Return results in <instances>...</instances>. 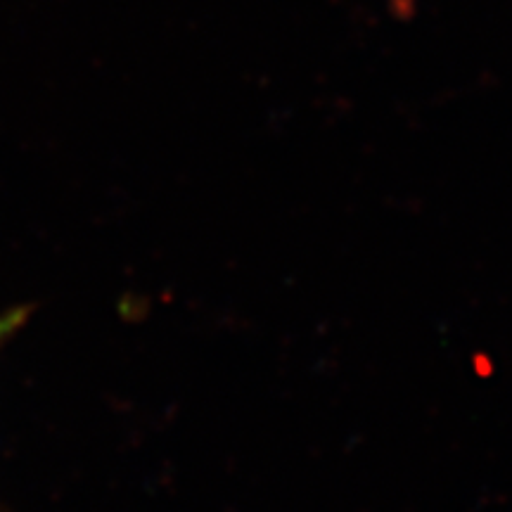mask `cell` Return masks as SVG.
<instances>
[{
  "instance_id": "1",
  "label": "cell",
  "mask_w": 512,
  "mask_h": 512,
  "mask_svg": "<svg viewBox=\"0 0 512 512\" xmlns=\"http://www.w3.org/2000/svg\"><path fill=\"white\" fill-rule=\"evenodd\" d=\"M10 320H0V337H3L5 335V332H8V328H10Z\"/></svg>"
}]
</instances>
